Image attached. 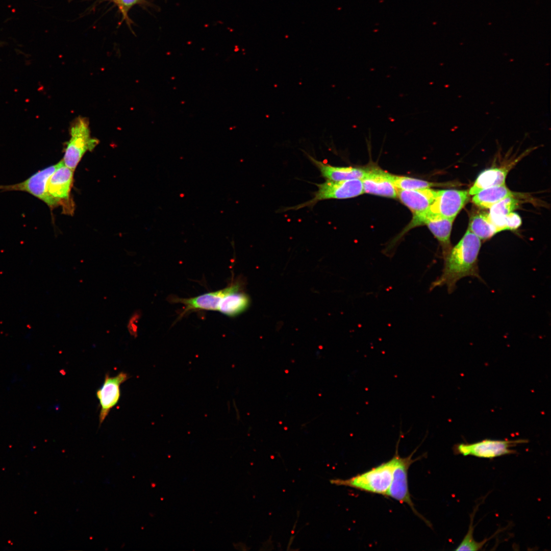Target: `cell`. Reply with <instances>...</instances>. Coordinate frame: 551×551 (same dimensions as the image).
<instances>
[{"label":"cell","mask_w":551,"mask_h":551,"mask_svg":"<svg viewBox=\"0 0 551 551\" xmlns=\"http://www.w3.org/2000/svg\"><path fill=\"white\" fill-rule=\"evenodd\" d=\"M481 247V239L468 229L459 242L443 258L442 273L432 283L430 290L445 285L450 294L454 291L457 282L463 278L472 277L483 281L478 265Z\"/></svg>","instance_id":"1"},{"label":"cell","mask_w":551,"mask_h":551,"mask_svg":"<svg viewBox=\"0 0 551 551\" xmlns=\"http://www.w3.org/2000/svg\"><path fill=\"white\" fill-rule=\"evenodd\" d=\"M397 455L396 450L395 455L387 462L349 479H332L330 480V483L337 486H347L386 496L391 483Z\"/></svg>","instance_id":"2"},{"label":"cell","mask_w":551,"mask_h":551,"mask_svg":"<svg viewBox=\"0 0 551 551\" xmlns=\"http://www.w3.org/2000/svg\"><path fill=\"white\" fill-rule=\"evenodd\" d=\"M69 133L70 138L66 143L62 159L64 164L74 170L83 155L87 151H91L98 143L97 139L90 135L89 121L80 116L72 123Z\"/></svg>","instance_id":"3"},{"label":"cell","mask_w":551,"mask_h":551,"mask_svg":"<svg viewBox=\"0 0 551 551\" xmlns=\"http://www.w3.org/2000/svg\"><path fill=\"white\" fill-rule=\"evenodd\" d=\"M317 190L313 193L310 200L293 207L287 208L285 211L298 210L305 207L312 208L318 202L331 199H342L355 197L363 194V188L361 180L345 181L326 180L316 184Z\"/></svg>","instance_id":"4"},{"label":"cell","mask_w":551,"mask_h":551,"mask_svg":"<svg viewBox=\"0 0 551 551\" xmlns=\"http://www.w3.org/2000/svg\"><path fill=\"white\" fill-rule=\"evenodd\" d=\"M526 440L484 439L472 443H461L454 447V453L464 456L492 459L502 456L515 454L513 448Z\"/></svg>","instance_id":"5"},{"label":"cell","mask_w":551,"mask_h":551,"mask_svg":"<svg viewBox=\"0 0 551 551\" xmlns=\"http://www.w3.org/2000/svg\"><path fill=\"white\" fill-rule=\"evenodd\" d=\"M58 167V163L40 170L25 181L12 185H0V191H20L28 192L37 197L54 208L60 205L59 202L48 193V181Z\"/></svg>","instance_id":"6"},{"label":"cell","mask_w":551,"mask_h":551,"mask_svg":"<svg viewBox=\"0 0 551 551\" xmlns=\"http://www.w3.org/2000/svg\"><path fill=\"white\" fill-rule=\"evenodd\" d=\"M454 220L434 214L428 209L424 212L413 214L412 219L406 230L418 226L426 225L439 241L444 258L451 249L450 237Z\"/></svg>","instance_id":"7"},{"label":"cell","mask_w":551,"mask_h":551,"mask_svg":"<svg viewBox=\"0 0 551 551\" xmlns=\"http://www.w3.org/2000/svg\"><path fill=\"white\" fill-rule=\"evenodd\" d=\"M413 454L409 456L402 458L397 455L391 484L386 496L390 497L401 503L408 504L413 512L419 517L411 500L408 488V473L410 465L417 459L413 460Z\"/></svg>","instance_id":"8"},{"label":"cell","mask_w":551,"mask_h":551,"mask_svg":"<svg viewBox=\"0 0 551 551\" xmlns=\"http://www.w3.org/2000/svg\"><path fill=\"white\" fill-rule=\"evenodd\" d=\"M129 378L128 374L123 371L112 377L106 374L103 385L96 393L101 406L99 425L104 421L110 410L118 402L120 397V386Z\"/></svg>","instance_id":"9"},{"label":"cell","mask_w":551,"mask_h":551,"mask_svg":"<svg viewBox=\"0 0 551 551\" xmlns=\"http://www.w3.org/2000/svg\"><path fill=\"white\" fill-rule=\"evenodd\" d=\"M466 190L444 189L437 191L429 210L443 217L454 219L469 198Z\"/></svg>","instance_id":"10"},{"label":"cell","mask_w":551,"mask_h":551,"mask_svg":"<svg viewBox=\"0 0 551 551\" xmlns=\"http://www.w3.org/2000/svg\"><path fill=\"white\" fill-rule=\"evenodd\" d=\"M240 285L236 283L224 289L206 293L194 297L183 298L172 297L171 302L183 304L185 307L182 315L192 310L217 311L221 299L230 292L239 290Z\"/></svg>","instance_id":"11"},{"label":"cell","mask_w":551,"mask_h":551,"mask_svg":"<svg viewBox=\"0 0 551 551\" xmlns=\"http://www.w3.org/2000/svg\"><path fill=\"white\" fill-rule=\"evenodd\" d=\"M361 180L364 193L393 198L397 197V188L393 183L392 174L387 172L376 168L367 169Z\"/></svg>","instance_id":"12"},{"label":"cell","mask_w":551,"mask_h":551,"mask_svg":"<svg viewBox=\"0 0 551 551\" xmlns=\"http://www.w3.org/2000/svg\"><path fill=\"white\" fill-rule=\"evenodd\" d=\"M73 171L67 167L62 160L58 163L57 168L48 181L47 189L48 193L60 205L69 199Z\"/></svg>","instance_id":"13"},{"label":"cell","mask_w":551,"mask_h":551,"mask_svg":"<svg viewBox=\"0 0 551 551\" xmlns=\"http://www.w3.org/2000/svg\"><path fill=\"white\" fill-rule=\"evenodd\" d=\"M437 190L431 188L404 190L397 189V197L413 213H420L428 210L437 194Z\"/></svg>","instance_id":"14"},{"label":"cell","mask_w":551,"mask_h":551,"mask_svg":"<svg viewBox=\"0 0 551 551\" xmlns=\"http://www.w3.org/2000/svg\"><path fill=\"white\" fill-rule=\"evenodd\" d=\"M308 157L312 163L318 169L321 176L326 180L339 181L362 180L367 170V169L358 167L333 166L318 161L309 155Z\"/></svg>","instance_id":"15"},{"label":"cell","mask_w":551,"mask_h":551,"mask_svg":"<svg viewBox=\"0 0 551 551\" xmlns=\"http://www.w3.org/2000/svg\"><path fill=\"white\" fill-rule=\"evenodd\" d=\"M508 172L506 168H491L484 170L476 179L469 194L474 195L483 189L505 185Z\"/></svg>","instance_id":"16"},{"label":"cell","mask_w":551,"mask_h":551,"mask_svg":"<svg viewBox=\"0 0 551 551\" xmlns=\"http://www.w3.org/2000/svg\"><path fill=\"white\" fill-rule=\"evenodd\" d=\"M239 291L235 290L226 295L221 299L217 311L231 317L244 311L249 306V298L247 294Z\"/></svg>","instance_id":"17"},{"label":"cell","mask_w":551,"mask_h":551,"mask_svg":"<svg viewBox=\"0 0 551 551\" xmlns=\"http://www.w3.org/2000/svg\"><path fill=\"white\" fill-rule=\"evenodd\" d=\"M514 193L503 185L483 189L475 194L472 200L479 207L490 208L503 199L514 196Z\"/></svg>","instance_id":"18"},{"label":"cell","mask_w":551,"mask_h":551,"mask_svg":"<svg viewBox=\"0 0 551 551\" xmlns=\"http://www.w3.org/2000/svg\"><path fill=\"white\" fill-rule=\"evenodd\" d=\"M519 201L514 196L506 197L496 203L490 209L489 218L498 233L505 229V217L518 206Z\"/></svg>","instance_id":"19"},{"label":"cell","mask_w":551,"mask_h":551,"mask_svg":"<svg viewBox=\"0 0 551 551\" xmlns=\"http://www.w3.org/2000/svg\"><path fill=\"white\" fill-rule=\"evenodd\" d=\"M468 230L482 240L488 239L497 233L488 213L484 212L477 213L471 217Z\"/></svg>","instance_id":"20"},{"label":"cell","mask_w":551,"mask_h":551,"mask_svg":"<svg viewBox=\"0 0 551 551\" xmlns=\"http://www.w3.org/2000/svg\"><path fill=\"white\" fill-rule=\"evenodd\" d=\"M392 180L395 186L398 189H428L439 185V184L406 176L392 175Z\"/></svg>","instance_id":"21"},{"label":"cell","mask_w":551,"mask_h":551,"mask_svg":"<svg viewBox=\"0 0 551 551\" xmlns=\"http://www.w3.org/2000/svg\"><path fill=\"white\" fill-rule=\"evenodd\" d=\"M474 515H470V523L469 530L462 541L456 548V550H478L481 549L487 540L483 542L475 541L473 538V520Z\"/></svg>","instance_id":"22"},{"label":"cell","mask_w":551,"mask_h":551,"mask_svg":"<svg viewBox=\"0 0 551 551\" xmlns=\"http://www.w3.org/2000/svg\"><path fill=\"white\" fill-rule=\"evenodd\" d=\"M521 224V219L516 213L511 212L505 217V229L506 230H515L517 229Z\"/></svg>","instance_id":"23"},{"label":"cell","mask_w":551,"mask_h":551,"mask_svg":"<svg viewBox=\"0 0 551 551\" xmlns=\"http://www.w3.org/2000/svg\"><path fill=\"white\" fill-rule=\"evenodd\" d=\"M117 4L122 11L124 13L134 5L138 3L140 0H114Z\"/></svg>","instance_id":"24"},{"label":"cell","mask_w":551,"mask_h":551,"mask_svg":"<svg viewBox=\"0 0 551 551\" xmlns=\"http://www.w3.org/2000/svg\"><path fill=\"white\" fill-rule=\"evenodd\" d=\"M4 44H5V42H2V41H0V46L4 45Z\"/></svg>","instance_id":"25"}]
</instances>
